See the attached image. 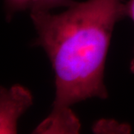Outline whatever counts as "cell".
<instances>
[{
  "label": "cell",
  "mask_w": 134,
  "mask_h": 134,
  "mask_svg": "<svg viewBox=\"0 0 134 134\" xmlns=\"http://www.w3.org/2000/svg\"><path fill=\"white\" fill-rule=\"evenodd\" d=\"M125 17L122 0L76 2L57 14L31 13L37 34L34 46L44 49L54 72L52 111L108 97L104 81L106 59L115 24Z\"/></svg>",
  "instance_id": "cell-1"
},
{
  "label": "cell",
  "mask_w": 134,
  "mask_h": 134,
  "mask_svg": "<svg viewBox=\"0 0 134 134\" xmlns=\"http://www.w3.org/2000/svg\"><path fill=\"white\" fill-rule=\"evenodd\" d=\"M93 130L97 133H127L130 128L128 125H121L113 120H101L95 125Z\"/></svg>",
  "instance_id": "cell-6"
},
{
  "label": "cell",
  "mask_w": 134,
  "mask_h": 134,
  "mask_svg": "<svg viewBox=\"0 0 134 134\" xmlns=\"http://www.w3.org/2000/svg\"><path fill=\"white\" fill-rule=\"evenodd\" d=\"M34 0H4L5 19L9 23L18 12L31 10Z\"/></svg>",
  "instance_id": "cell-4"
},
{
  "label": "cell",
  "mask_w": 134,
  "mask_h": 134,
  "mask_svg": "<svg viewBox=\"0 0 134 134\" xmlns=\"http://www.w3.org/2000/svg\"><path fill=\"white\" fill-rule=\"evenodd\" d=\"M130 72L134 74V56L130 64Z\"/></svg>",
  "instance_id": "cell-8"
},
{
  "label": "cell",
  "mask_w": 134,
  "mask_h": 134,
  "mask_svg": "<svg viewBox=\"0 0 134 134\" xmlns=\"http://www.w3.org/2000/svg\"><path fill=\"white\" fill-rule=\"evenodd\" d=\"M31 92L24 86L16 84L0 90V133H17L18 120L32 106Z\"/></svg>",
  "instance_id": "cell-2"
},
{
  "label": "cell",
  "mask_w": 134,
  "mask_h": 134,
  "mask_svg": "<svg viewBox=\"0 0 134 134\" xmlns=\"http://www.w3.org/2000/svg\"><path fill=\"white\" fill-rule=\"evenodd\" d=\"M126 14L127 17H129L134 23V0H129L126 2Z\"/></svg>",
  "instance_id": "cell-7"
},
{
  "label": "cell",
  "mask_w": 134,
  "mask_h": 134,
  "mask_svg": "<svg viewBox=\"0 0 134 134\" xmlns=\"http://www.w3.org/2000/svg\"><path fill=\"white\" fill-rule=\"evenodd\" d=\"M81 122L72 110L51 111L48 116L34 129V133H69L80 132Z\"/></svg>",
  "instance_id": "cell-3"
},
{
  "label": "cell",
  "mask_w": 134,
  "mask_h": 134,
  "mask_svg": "<svg viewBox=\"0 0 134 134\" xmlns=\"http://www.w3.org/2000/svg\"><path fill=\"white\" fill-rule=\"evenodd\" d=\"M75 2L74 0H34L30 11L31 13L46 12L56 8H69Z\"/></svg>",
  "instance_id": "cell-5"
}]
</instances>
